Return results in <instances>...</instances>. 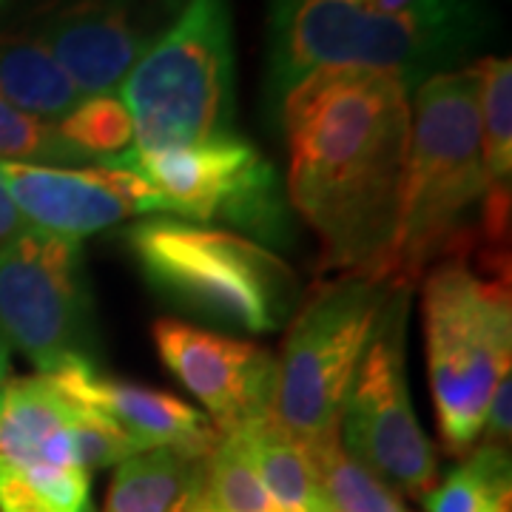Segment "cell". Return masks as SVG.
I'll list each match as a JSON object with an SVG mask.
<instances>
[{"mask_svg":"<svg viewBox=\"0 0 512 512\" xmlns=\"http://www.w3.org/2000/svg\"><path fill=\"white\" fill-rule=\"evenodd\" d=\"M0 97L46 123H60L83 100L35 35H0Z\"/></svg>","mask_w":512,"mask_h":512,"instance_id":"cell-17","label":"cell"},{"mask_svg":"<svg viewBox=\"0 0 512 512\" xmlns=\"http://www.w3.org/2000/svg\"><path fill=\"white\" fill-rule=\"evenodd\" d=\"M126 237L148 285L185 311L248 333L291 322L296 274L254 239L165 217L131 225Z\"/></svg>","mask_w":512,"mask_h":512,"instance_id":"cell-5","label":"cell"},{"mask_svg":"<svg viewBox=\"0 0 512 512\" xmlns=\"http://www.w3.org/2000/svg\"><path fill=\"white\" fill-rule=\"evenodd\" d=\"M410 92L396 74L333 66L302 77L276 103L288 200L319 237L325 271L382 279L399 214Z\"/></svg>","mask_w":512,"mask_h":512,"instance_id":"cell-1","label":"cell"},{"mask_svg":"<svg viewBox=\"0 0 512 512\" xmlns=\"http://www.w3.org/2000/svg\"><path fill=\"white\" fill-rule=\"evenodd\" d=\"M379 18L410 23L430 35L453 43L470 55L484 40L490 20L478 0H353Z\"/></svg>","mask_w":512,"mask_h":512,"instance_id":"cell-22","label":"cell"},{"mask_svg":"<svg viewBox=\"0 0 512 512\" xmlns=\"http://www.w3.org/2000/svg\"><path fill=\"white\" fill-rule=\"evenodd\" d=\"M72 439L77 461L83 470H100V467L120 464L137 453H146L120 424H114L103 413L80 402H77L72 419Z\"/></svg>","mask_w":512,"mask_h":512,"instance_id":"cell-26","label":"cell"},{"mask_svg":"<svg viewBox=\"0 0 512 512\" xmlns=\"http://www.w3.org/2000/svg\"><path fill=\"white\" fill-rule=\"evenodd\" d=\"M481 160L490 185H510L512 174V63L484 57L476 63Z\"/></svg>","mask_w":512,"mask_h":512,"instance_id":"cell-21","label":"cell"},{"mask_svg":"<svg viewBox=\"0 0 512 512\" xmlns=\"http://www.w3.org/2000/svg\"><path fill=\"white\" fill-rule=\"evenodd\" d=\"M512 382L510 373L501 376V382L495 387L490 407H487V419L481 427V439L478 444H490V447H501L510 450V430H512Z\"/></svg>","mask_w":512,"mask_h":512,"instance_id":"cell-27","label":"cell"},{"mask_svg":"<svg viewBox=\"0 0 512 512\" xmlns=\"http://www.w3.org/2000/svg\"><path fill=\"white\" fill-rule=\"evenodd\" d=\"M410 293V288L393 285L384 299L345 396L339 439L387 487L424 501L439 484V458L407 393Z\"/></svg>","mask_w":512,"mask_h":512,"instance_id":"cell-7","label":"cell"},{"mask_svg":"<svg viewBox=\"0 0 512 512\" xmlns=\"http://www.w3.org/2000/svg\"><path fill=\"white\" fill-rule=\"evenodd\" d=\"M120 100L137 151L197 146L231 134L237 114L231 0H185L131 66Z\"/></svg>","mask_w":512,"mask_h":512,"instance_id":"cell-4","label":"cell"},{"mask_svg":"<svg viewBox=\"0 0 512 512\" xmlns=\"http://www.w3.org/2000/svg\"><path fill=\"white\" fill-rule=\"evenodd\" d=\"M23 231H29V222L23 220V214H20L18 205L12 200L9 188L0 180V251H3L12 239H18Z\"/></svg>","mask_w":512,"mask_h":512,"instance_id":"cell-28","label":"cell"},{"mask_svg":"<svg viewBox=\"0 0 512 512\" xmlns=\"http://www.w3.org/2000/svg\"><path fill=\"white\" fill-rule=\"evenodd\" d=\"M390 282L336 276L291 316L276 365V424L305 453L339 441V421Z\"/></svg>","mask_w":512,"mask_h":512,"instance_id":"cell-6","label":"cell"},{"mask_svg":"<svg viewBox=\"0 0 512 512\" xmlns=\"http://www.w3.org/2000/svg\"><path fill=\"white\" fill-rule=\"evenodd\" d=\"M0 160L26 165L86 163V157L60 134L57 123H46L15 109L0 97Z\"/></svg>","mask_w":512,"mask_h":512,"instance_id":"cell-25","label":"cell"},{"mask_svg":"<svg viewBox=\"0 0 512 512\" xmlns=\"http://www.w3.org/2000/svg\"><path fill=\"white\" fill-rule=\"evenodd\" d=\"M9 382V342L0 333V387Z\"/></svg>","mask_w":512,"mask_h":512,"instance_id":"cell-29","label":"cell"},{"mask_svg":"<svg viewBox=\"0 0 512 512\" xmlns=\"http://www.w3.org/2000/svg\"><path fill=\"white\" fill-rule=\"evenodd\" d=\"M197 495L214 512H276L254 464L231 433H220L214 450L202 458Z\"/></svg>","mask_w":512,"mask_h":512,"instance_id":"cell-23","label":"cell"},{"mask_svg":"<svg viewBox=\"0 0 512 512\" xmlns=\"http://www.w3.org/2000/svg\"><path fill=\"white\" fill-rule=\"evenodd\" d=\"M180 9L177 0H69L40 20L32 35L83 97L111 94Z\"/></svg>","mask_w":512,"mask_h":512,"instance_id":"cell-10","label":"cell"},{"mask_svg":"<svg viewBox=\"0 0 512 512\" xmlns=\"http://www.w3.org/2000/svg\"><path fill=\"white\" fill-rule=\"evenodd\" d=\"M330 512H407L399 493L342 447V439L308 453Z\"/></svg>","mask_w":512,"mask_h":512,"instance_id":"cell-20","label":"cell"},{"mask_svg":"<svg viewBox=\"0 0 512 512\" xmlns=\"http://www.w3.org/2000/svg\"><path fill=\"white\" fill-rule=\"evenodd\" d=\"M143 177L168 214L183 220L222 222L254 242L288 245L291 211L276 168L248 140L222 134L197 146L137 151L131 146L106 163Z\"/></svg>","mask_w":512,"mask_h":512,"instance_id":"cell-8","label":"cell"},{"mask_svg":"<svg viewBox=\"0 0 512 512\" xmlns=\"http://www.w3.org/2000/svg\"><path fill=\"white\" fill-rule=\"evenodd\" d=\"M77 402L52 376H26L0 387V458L12 464H40L46 444L66 430Z\"/></svg>","mask_w":512,"mask_h":512,"instance_id":"cell-15","label":"cell"},{"mask_svg":"<svg viewBox=\"0 0 512 512\" xmlns=\"http://www.w3.org/2000/svg\"><path fill=\"white\" fill-rule=\"evenodd\" d=\"M458 248L424 274V342L444 450L467 456L512 356L510 279L481 274Z\"/></svg>","mask_w":512,"mask_h":512,"instance_id":"cell-3","label":"cell"},{"mask_svg":"<svg viewBox=\"0 0 512 512\" xmlns=\"http://www.w3.org/2000/svg\"><path fill=\"white\" fill-rule=\"evenodd\" d=\"M52 379L69 399L120 424L143 450L174 447L188 456L205 458L220 441L214 421L163 390L100 376L94 365L66 367L52 373Z\"/></svg>","mask_w":512,"mask_h":512,"instance_id":"cell-13","label":"cell"},{"mask_svg":"<svg viewBox=\"0 0 512 512\" xmlns=\"http://www.w3.org/2000/svg\"><path fill=\"white\" fill-rule=\"evenodd\" d=\"M0 333L43 376L94 365L92 291L77 239L29 228L0 251Z\"/></svg>","mask_w":512,"mask_h":512,"instance_id":"cell-9","label":"cell"},{"mask_svg":"<svg viewBox=\"0 0 512 512\" xmlns=\"http://www.w3.org/2000/svg\"><path fill=\"white\" fill-rule=\"evenodd\" d=\"M0 180L29 228L52 237L80 242L128 217L165 214L163 197L126 168H57L0 160Z\"/></svg>","mask_w":512,"mask_h":512,"instance_id":"cell-11","label":"cell"},{"mask_svg":"<svg viewBox=\"0 0 512 512\" xmlns=\"http://www.w3.org/2000/svg\"><path fill=\"white\" fill-rule=\"evenodd\" d=\"M151 333L165 367L200 399L220 433L271 413L276 365L268 350L180 319H157Z\"/></svg>","mask_w":512,"mask_h":512,"instance_id":"cell-12","label":"cell"},{"mask_svg":"<svg viewBox=\"0 0 512 512\" xmlns=\"http://www.w3.org/2000/svg\"><path fill=\"white\" fill-rule=\"evenodd\" d=\"M0 512H94L89 473L0 458Z\"/></svg>","mask_w":512,"mask_h":512,"instance_id":"cell-19","label":"cell"},{"mask_svg":"<svg viewBox=\"0 0 512 512\" xmlns=\"http://www.w3.org/2000/svg\"><path fill=\"white\" fill-rule=\"evenodd\" d=\"M410 94L396 234L382 279L413 291L433 262L476 245L467 222L481 211L490 180L481 160L476 66L430 74Z\"/></svg>","mask_w":512,"mask_h":512,"instance_id":"cell-2","label":"cell"},{"mask_svg":"<svg viewBox=\"0 0 512 512\" xmlns=\"http://www.w3.org/2000/svg\"><path fill=\"white\" fill-rule=\"evenodd\" d=\"M60 134L72 143L86 160L106 163L134 146V126L126 106L114 94L83 97L60 123Z\"/></svg>","mask_w":512,"mask_h":512,"instance_id":"cell-24","label":"cell"},{"mask_svg":"<svg viewBox=\"0 0 512 512\" xmlns=\"http://www.w3.org/2000/svg\"><path fill=\"white\" fill-rule=\"evenodd\" d=\"M271 498L276 512H330L313 461L296 441L276 424L274 413L245 421L228 430Z\"/></svg>","mask_w":512,"mask_h":512,"instance_id":"cell-14","label":"cell"},{"mask_svg":"<svg viewBox=\"0 0 512 512\" xmlns=\"http://www.w3.org/2000/svg\"><path fill=\"white\" fill-rule=\"evenodd\" d=\"M6 3H9V0H0V9H3V6H6Z\"/></svg>","mask_w":512,"mask_h":512,"instance_id":"cell-30","label":"cell"},{"mask_svg":"<svg viewBox=\"0 0 512 512\" xmlns=\"http://www.w3.org/2000/svg\"><path fill=\"white\" fill-rule=\"evenodd\" d=\"M510 450L478 444L424 495V512H512Z\"/></svg>","mask_w":512,"mask_h":512,"instance_id":"cell-18","label":"cell"},{"mask_svg":"<svg viewBox=\"0 0 512 512\" xmlns=\"http://www.w3.org/2000/svg\"><path fill=\"white\" fill-rule=\"evenodd\" d=\"M202 458L157 447L117 464L103 512H188L200 487Z\"/></svg>","mask_w":512,"mask_h":512,"instance_id":"cell-16","label":"cell"}]
</instances>
